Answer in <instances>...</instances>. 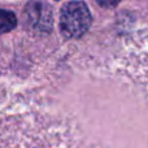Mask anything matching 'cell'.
<instances>
[{"label":"cell","instance_id":"1","mask_svg":"<svg viewBox=\"0 0 148 148\" xmlns=\"http://www.w3.org/2000/svg\"><path fill=\"white\" fill-rule=\"evenodd\" d=\"M92 16L83 1L74 0L62 5L60 12V30L68 39L83 36L90 29Z\"/></svg>","mask_w":148,"mask_h":148},{"label":"cell","instance_id":"2","mask_svg":"<svg viewBox=\"0 0 148 148\" xmlns=\"http://www.w3.org/2000/svg\"><path fill=\"white\" fill-rule=\"evenodd\" d=\"M25 22L31 30L38 33H49L52 30L53 14L52 8L43 0H31L26 4L23 12Z\"/></svg>","mask_w":148,"mask_h":148},{"label":"cell","instance_id":"3","mask_svg":"<svg viewBox=\"0 0 148 148\" xmlns=\"http://www.w3.org/2000/svg\"><path fill=\"white\" fill-rule=\"evenodd\" d=\"M17 26V17L12 10L0 8V34L8 33Z\"/></svg>","mask_w":148,"mask_h":148},{"label":"cell","instance_id":"4","mask_svg":"<svg viewBox=\"0 0 148 148\" xmlns=\"http://www.w3.org/2000/svg\"><path fill=\"white\" fill-rule=\"evenodd\" d=\"M96 1L103 8H114L120 3V0H96Z\"/></svg>","mask_w":148,"mask_h":148}]
</instances>
